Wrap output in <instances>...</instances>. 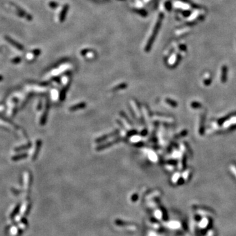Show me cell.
<instances>
[{"label": "cell", "mask_w": 236, "mask_h": 236, "mask_svg": "<svg viewBox=\"0 0 236 236\" xmlns=\"http://www.w3.org/2000/svg\"><path fill=\"white\" fill-rule=\"evenodd\" d=\"M210 222V218H204L203 219L201 220L200 222H199V227H200L201 229H203V230H205V229L209 228Z\"/></svg>", "instance_id": "6da1fadb"}, {"label": "cell", "mask_w": 236, "mask_h": 236, "mask_svg": "<svg viewBox=\"0 0 236 236\" xmlns=\"http://www.w3.org/2000/svg\"><path fill=\"white\" fill-rule=\"evenodd\" d=\"M195 210H196L199 214H204L205 213V214L209 215V214H211L213 213V211L210 210L209 209H206V208H201L199 207V206H198V207H197V206H195Z\"/></svg>", "instance_id": "7a4b0ae2"}, {"label": "cell", "mask_w": 236, "mask_h": 236, "mask_svg": "<svg viewBox=\"0 0 236 236\" xmlns=\"http://www.w3.org/2000/svg\"><path fill=\"white\" fill-rule=\"evenodd\" d=\"M228 75V68L226 66H224L222 68V76H221V80L223 83L226 82L227 80Z\"/></svg>", "instance_id": "3957f363"}, {"label": "cell", "mask_w": 236, "mask_h": 236, "mask_svg": "<svg viewBox=\"0 0 236 236\" xmlns=\"http://www.w3.org/2000/svg\"><path fill=\"white\" fill-rule=\"evenodd\" d=\"M7 40L8 41H9V42L10 43H11L12 44H13V45H14V46H16L17 47V48H18V49H22V46H21V45H19V44H18V43H17L15 42V41H13V40H11V39H10V38H7Z\"/></svg>", "instance_id": "277c9868"}, {"label": "cell", "mask_w": 236, "mask_h": 236, "mask_svg": "<svg viewBox=\"0 0 236 236\" xmlns=\"http://www.w3.org/2000/svg\"><path fill=\"white\" fill-rule=\"evenodd\" d=\"M19 207H20V206L18 205L17 207L15 208V209H14V210L13 211V213H12L11 214V217H14V216H16V214L18 213V210H19Z\"/></svg>", "instance_id": "5b68a950"}, {"label": "cell", "mask_w": 236, "mask_h": 236, "mask_svg": "<svg viewBox=\"0 0 236 236\" xmlns=\"http://www.w3.org/2000/svg\"><path fill=\"white\" fill-rule=\"evenodd\" d=\"M206 236H215V232L213 230H210V232L209 233H208L207 235Z\"/></svg>", "instance_id": "8992f818"}]
</instances>
